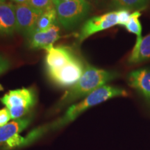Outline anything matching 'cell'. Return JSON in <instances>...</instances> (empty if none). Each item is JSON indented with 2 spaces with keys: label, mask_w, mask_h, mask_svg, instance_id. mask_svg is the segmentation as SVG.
Returning <instances> with one entry per match:
<instances>
[{
  "label": "cell",
  "mask_w": 150,
  "mask_h": 150,
  "mask_svg": "<svg viewBox=\"0 0 150 150\" xmlns=\"http://www.w3.org/2000/svg\"><path fill=\"white\" fill-rule=\"evenodd\" d=\"M0 28L1 31L8 34L16 30V5L11 3L0 4Z\"/></svg>",
  "instance_id": "cell-12"
},
{
  "label": "cell",
  "mask_w": 150,
  "mask_h": 150,
  "mask_svg": "<svg viewBox=\"0 0 150 150\" xmlns=\"http://www.w3.org/2000/svg\"><path fill=\"white\" fill-rule=\"evenodd\" d=\"M27 4L40 14L54 8V4L52 0H29Z\"/></svg>",
  "instance_id": "cell-17"
},
{
  "label": "cell",
  "mask_w": 150,
  "mask_h": 150,
  "mask_svg": "<svg viewBox=\"0 0 150 150\" xmlns=\"http://www.w3.org/2000/svg\"><path fill=\"white\" fill-rule=\"evenodd\" d=\"M70 1V0H55V1H54V5H57L59 4L60 3H62V2H65V1Z\"/></svg>",
  "instance_id": "cell-23"
},
{
  "label": "cell",
  "mask_w": 150,
  "mask_h": 150,
  "mask_svg": "<svg viewBox=\"0 0 150 150\" xmlns=\"http://www.w3.org/2000/svg\"><path fill=\"white\" fill-rule=\"evenodd\" d=\"M3 87H2V86H1V85H0V91H3Z\"/></svg>",
  "instance_id": "cell-24"
},
{
  "label": "cell",
  "mask_w": 150,
  "mask_h": 150,
  "mask_svg": "<svg viewBox=\"0 0 150 150\" xmlns=\"http://www.w3.org/2000/svg\"><path fill=\"white\" fill-rule=\"evenodd\" d=\"M10 67V62L5 56L0 54V75L6 72Z\"/></svg>",
  "instance_id": "cell-20"
},
{
  "label": "cell",
  "mask_w": 150,
  "mask_h": 150,
  "mask_svg": "<svg viewBox=\"0 0 150 150\" xmlns=\"http://www.w3.org/2000/svg\"><path fill=\"white\" fill-rule=\"evenodd\" d=\"M82 61L77 57L57 70H47L49 78L53 83L61 88H67L74 85L79 79L84 71Z\"/></svg>",
  "instance_id": "cell-4"
},
{
  "label": "cell",
  "mask_w": 150,
  "mask_h": 150,
  "mask_svg": "<svg viewBox=\"0 0 150 150\" xmlns=\"http://www.w3.org/2000/svg\"><path fill=\"white\" fill-rule=\"evenodd\" d=\"M56 16L57 14L55 8L43 13L38 20L33 32H44L47 31L54 24Z\"/></svg>",
  "instance_id": "cell-15"
},
{
  "label": "cell",
  "mask_w": 150,
  "mask_h": 150,
  "mask_svg": "<svg viewBox=\"0 0 150 150\" xmlns=\"http://www.w3.org/2000/svg\"><path fill=\"white\" fill-rule=\"evenodd\" d=\"M149 0H112V6L117 9L139 11L145 8Z\"/></svg>",
  "instance_id": "cell-16"
},
{
  "label": "cell",
  "mask_w": 150,
  "mask_h": 150,
  "mask_svg": "<svg viewBox=\"0 0 150 150\" xmlns=\"http://www.w3.org/2000/svg\"><path fill=\"white\" fill-rule=\"evenodd\" d=\"M128 92L125 89L112 86H103L89 94L81 102L69 107L63 117L47 126L38 127L31 131V134L36 140L47 131L56 130L74 121L82 112L93 106L106 102L116 97H127Z\"/></svg>",
  "instance_id": "cell-1"
},
{
  "label": "cell",
  "mask_w": 150,
  "mask_h": 150,
  "mask_svg": "<svg viewBox=\"0 0 150 150\" xmlns=\"http://www.w3.org/2000/svg\"><path fill=\"white\" fill-rule=\"evenodd\" d=\"M7 108L20 107L31 110L36 103V95L31 88H23L10 91L0 99Z\"/></svg>",
  "instance_id": "cell-7"
},
{
  "label": "cell",
  "mask_w": 150,
  "mask_h": 150,
  "mask_svg": "<svg viewBox=\"0 0 150 150\" xmlns=\"http://www.w3.org/2000/svg\"><path fill=\"white\" fill-rule=\"evenodd\" d=\"M88 1H91V2H93V3H95V4H100V3H104L105 1H107L108 0H87ZM110 1H112V0H110Z\"/></svg>",
  "instance_id": "cell-21"
},
{
  "label": "cell",
  "mask_w": 150,
  "mask_h": 150,
  "mask_svg": "<svg viewBox=\"0 0 150 150\" xmlns=\"http://www.w3.org/2000/svg\"><path fill=\"white\" fill-rule=\"evenodd\" d=\"M13 1L18 3V4H27L29 0H13Z\"/></svg>",
  "instance_id": "cell-22"
},
{
  "label": "cell",
  "mask_w": 150,
  "mask_h": 150,
  "mask_svg": "<svg viewBox=\"0 0 150 150\" xmlns=\"http://www.w3.org/2000/svg\"><path fill=\"white\" fill-rule=\"evenodd\" d=\"M117 11L118 16L117 24L122 27H126L131 16L130 11L127 10V9H119Z\"/></svg>",
  "instance_id": "cell-18"
},
{
  "label": "cell",
  "mask_w": 150,
  "mask_h": 150,
  "mask_svg": "<svg viewBox=\"0 0 150 150\" xmlns=\"http://www.w3.org/2000/svg\"><path fill=\"white\" fill-rule=\"evenodd\" d=\"M47 70H57L65 66L75 57L70 48L66 47H52L46 50Z\"/></svg>",
  "instance_id": "cell-10"
},
{
  "label": "cell",
  "mask_w": 150,
  "mask_h": 150,
  "mask_svg": "<svg viewBox=\"0 0 150 150\" xmlns=\"http://www.w3.org/2000/svg\"><path fill=\"white\" fill-rule=\"evenodd\" d=\"M59 27L53 25L44 32H33L29 35V45L32 49H47L60 38Z\"/></svg>",
  "instance_id": "cell-11"
},
{
  "label": "cell",
  "mask_w": 150,
  "mask_h": 150,
  "mask_svg": "<svg viewBox=\"0 0 150 150\" xmlns=\"http://www.w3.org/2000/svg\"><path fill=\"white\" fill-rule=\"evenodd\" d=\"M117 23V11H111L102 16L93 17L84 23L79 36V41L83 42L91 35L113 27Z\"/></svg>",
  "instance_id": "cell-6"
},
{
  "label": "cell",
  "mask_w": 150,
  "mask_h": 150,
  "mask_svg": "<svg viewBox=\"0 0 150 150\" xmlns=\"http://www.w3.org/2000/svg\"><path fill=\"white\" fill-rule=\"evenodd\" d=\"M128 83L150 104V67L131 72L128 74Z\"/></svg>",
  "instance_id": "cell-9"
},
{
  "label": "cell",
  "mask_w": 150,
  "mask_h": 150,
  "mask_svg": "<svg viewBox=\"0 0 150 150\" xmlns=\"http://www.w3.org/2000/svg\"><path fill=\"white\" fill-rule=\"evenodd\" d=\"M52 1H53V2H54V1H55V0H52Z\"/></svg>",
  "instance_id": "cell-25"
},
{
  "label": "cell",
  "mask_w": 150,
  "mask_h": 150,
  "mask_svg": "<svg viewBox=\"0 0 150 150\" xmlns=\"http://www.w3.org/2000/svg\"><path fill=\"white\" fill-rule=\"evenodd\" d=\"M91 4L87 0H70L56 5L60 23L67 29L78 25L88 14Z\"/></svg>",
  "instance_id": "cell-3"
},
{
  "label": "cell",
  "mask_w": 150,
  "mask_h": 150,
  "mask_svg": "<svg viewBox=\"0 0 150 150\" xmlns=\"http://www.w3.org/2000/svg\"><path fill=\"white\" fill-rule=\"evenodd\" d=\"M117 72L107 71L102 69L87 65L84 69L83 74L74 85L71 86L65 92L59 103V106H64L75 100L88 96L99 88L105 86L110 81L117 78Z\"/></svg>",
  "instance_id": "cell-2"
},
{
  "label": "cell",
  "mask_w": 150,
  "mask_h": 150,
  "mask_svg": "<svg viewBox=\"0 0 150 150\" xmlns=\"http://www.w3.org/2000/svg\"><path fill=\"white\" fill-rule=\"evenodd\" d=\"M0 30H1V28H0Z\"/></svg>",
  "instance_id": "cell-26"
},
{
  "label": "cell",
  "mask_w": 150,
  "mask_h": 150,
  "mask_svg": "<svg viewBox=\"0 0 150 150\" xmlns=\"http://www.w3.org/2000/svg\"><path fill=\"white\" fill-rule=\"evenodd\" d=\"M148 60H150V33L142 38L138 49L132 50L128 61L129 63L134 64Z\"/></svg>",
  "instance_id": "cell-13"
},
{
  "label": "cell",
  "mask_w": 150,
  "mask_h": 150,
  "mask_svg": "<svg viewBox=\"0 0 150 150\" xmlns=\"http://www.w3.org/2000/svg\"><path fill=\"white\" fill-rule=\"evenodd\" d=\"M31 121V117L20 118L0 127V145L8 149L24 146V138L19 134L29 126Z\"/></svg>",
  "instance_id": "cell-5"
},
{
  "label": "cell",
  "mask_w": 150,
  "mask_h": 150,
  "mask_svg": "<svg viewBox=\"0 0 150 150\" xmlns=\"http://www.w3.org/2000/svg\"><path fill=\"white\" fill-rule=\"evenodd\" d=\"M40 15L27 4L16 5V30L29 37L34 31L35 24Z\"/></svg>",
  "instance_id": "cell-8"
},
{
  "label": "cell",
  "mask_w": 150,
  "mask_h": 150,
  "mask_svg": "<svg viewBox=\"0 0 150 150\" xmlns=\"http://www.w3.org/2000/svg\"><path fill=\"white\" fill-rule=\"evenodd\" d=\"M141 13L139 11H134L131 14L128 23L126 25V29L129 32L136 35V42L133 50H136L139 47L140 42L142 40V24L140 23V18Z\"/></svg>",
  "instance_id": "cell-14"
},
{
  "label": "cell",
  "mask_w": 150,
  "mask_h": 150,
  "mask_svg": "<svg viewBox=\"0 0 150 150\" xmlns=\"http://www.w3.org/2000/svg\"><path fill=\"white\" fill-rule=\"evenodd\" d=\"M11 119V115L8 108H4L0 110V127L7 125Z\"/></svg>",
  "instance_id": "cell-19"
}]
</instances>
